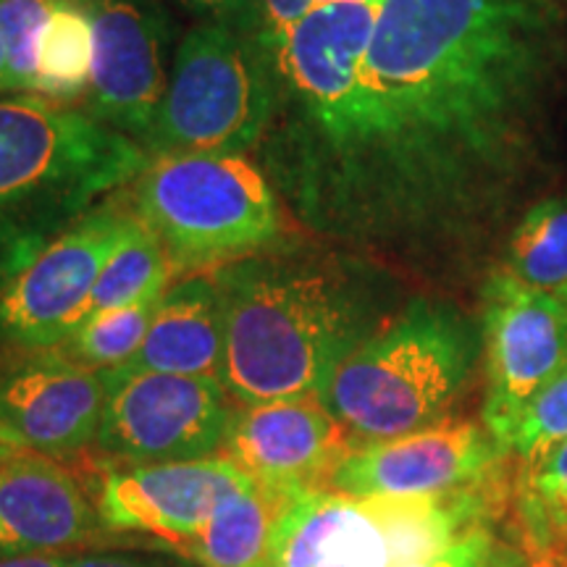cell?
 <instances>
[{"mask_svg":"<svg viewBox=\"0 0 567 567\" xmlns=\"http://www.w3.org/2000/svg\"><path fill=\"white\" fill-rule=\"evenodd\" d=\"M331 3H379V0H258L250 38L258 45H271L289 27Z\"/></svg>","mask_w":567,"mask_h":567,"instance_id":"obj_25","label":"cell"},{"mask_svg":"<svg viewBox=\"0 0 567 567\" xmlns=\"http://www.w3.org/2000/svg\"><path fill=\"white\" fill-rule=\"evenodd\" d=\"M66 567H195V565L182 557L147 555V551H92V555H71Z\"/></svg>","mask_w":567,"mask_h":567,"instance_id":"obj_28","label":"cell"},{"mask_svg":"<svg viewBox=\"0 0 567 567\" xmlns=\"http://www.w3.org/2000/svg\"><path fill=\"white\" fill-rule=\"evenodd\" d=\"M352 446L321 396H292L234 408L224 457L258 484L302 492L329 486Z\"/></svg>","mask_w":567,"mask_h":567,"instance_id":"obj_14","label":"cell"},{"mask_svg":"<svg viewBox=\"0 0 567 567\" xmlns=\"http://www.w3.org/2000/svg\"><path fill=\"white\" fill-rule=\"evenodd\" d=\"M274 111V76L250 34L197 21L174 48L172 76L142 147L158 155H247Z\"/></svg>","mask_w":567,"mask_h":567,"instance_id":"obj_6","label":"cell"},{"mask_svg":"<svg viewBox=\"0 0 567 567\" xmlns=\"http://www.w3.org/2000/svg\"><path fill=\"white\" fill-rule=\"evenodd\" d=\"M260 51L255 163L305 229L373 264L484 284L565 172L563 0L331 3Z\"/></svg>","mask_w":567,"mask_h":567,"instance_id":"obj_1","label":"cell"},{"mask_svg":"<svg viewBox=\"0 0 567 567\" xmlns=\"http://www.w3.org/2000/svg\"><path fill=\"white\" fill-rule=\"evenodd\" d=\"M161 297L163 292L124 305V308L87 316L61 350L71 354L76 363L95 368V371H113V368L126 365L145 342Z\"/></svg>","mask_w":567,"mask_h":567,"instance_id":"obj_22","label":"cell"},{"mask_svg":"<svg viewBox=\"0 0 567 567\" xmlns=\"http://www.w3.org/2000/svg\"><path fill=\"white\" fill-rule=\"evenodd\" d=\"M172 274V260H168V252L158 234L142 221L137 210H134L116 250L111 252L101 276H97L87 316L124 308V305L145 300L151 295L166 292Z\"/></svg>","mask_w":567,"mask_h":567,"instance_id":"obj_21","label":"cell"},{"mask_svg":"<svg viewBox=\"0 0 567 567\" xmlns=\"http://www.w3.org/2000/svg\"><path fill=\"white\" fill-rule=\"evenodd\" d=\"M92 76L84 111L145 142L166 95L176 21L161 0H92Z\"/></svg>","mask_w":567,"mask_h":567,"instance_id":"obj_10","label":"cell"},{"mask_svg":"<svg viewBox=\"0 0 567 567\" xmlns=\"http://www.w3.org/2000/svg\"><path fill=\"white\" fill-rule=\"evenodd\" d=\"M126 371L221 379L224 308L213 274H195L163 292L145 342Z\"/></svg>","mask_w":567,"mask_h":567,"instance_id":"obj_16","label":"cell"},{"mask_svg":"<svg viewBox=\"0 0 567 567\" xmlns=\"http://www.w3.org/2000/svg\"><path fill=\"white\" fill-rule=\"evenodd\" d=\"M92 21L87 6L55 0L40 38L34 95L71 105L87 95L92 76Z\"/></svg>","mask_w":567,"mask_h":567,"instance_id":"obj_20","label":"cell"},{"mask_svg":"<svg viewBox=\"0 0 567 567\" xmlns=\"http://www.w3.org/2000/svg\"><path fill=\"white\" fill-rule=\"evenodd\" d=\"M134 208L109 200L55 234L0 287V344L59 350L90 308L105 260L116 250Z\"/></svg>","mask_w":567,"mask_h":567,"instance_id":"obj_7","label":"cell"},{"mask_svg":"<svg viewBox=\"0 0 567 567\" xmlns=\"http://www.w3.org/2000/svg\"><path fill=\"white\" fill-rule=\"evenodd\" d=\"M0 95H9V82H6V53L0 42Z\"/></svg>","mask_w":567,"mask_h":567,"instance_id":"obj_31","label":"cell"},{"mask_svg":"<svg viewBox=\"0 0 567 567\" xmlns=\"http://www.w3.org/2000/svg\"><path fill=\"white\" fill-rule=\"evenodd\" d=\"M486 396L481 423L509 452L528 402L567 365V305L505 268L481 284Z\"/></svg>","mask_w":567,"mask_h":567,"instance_id":"obj_9","label":"cell"},{"mask_svg":"<svg viewBox=\"0 0 567 567\" xmlns=\"http://www.w3.org/2000/svg\"><path fill=\"white\" fill-rule=\"evenodd\" d=\"M499 268L542 292L567 287V193L547 195L517 221Z\"/></svg>","mask_w":567,"mask_h":567,"instance_id":"obj_19","label":"cell"},{"mask_svg":"<svg viewBox=\"0 0 567 567\" xmlns=\"http://www.w3.org/2000/svg\"><path fill=\"white\" fill-rule=\"evenodd\" d=\"M103 530L97 505L59 460L27 450L0 457V559L63 555Z\"/></svg>","mask_w":567,"mask_h":567,"instance_id":"obj_15","label":"cell"},{"mask_svg":"<svg viewBox=\"0 0 567 567\" xmlns=\"http://www.w3.org/2000/svg\"><path fill=\"white\" fill-rule=\"evenodd\" d=\"M507 457L484 423L450 417L415 434L354 444L326 488L363 496L452 494L502 476Z\"/></svg>","mask_w":567,"mask_h":567,"instance_id":"obj_12","label":"cell"},{"mask_svg":"<svg viewBox=\"0 0 567 567\" xmlns=\"http://www.w3.org/2000/svg\"><path fill=\"white\" fill-rule=\"evenodd\" d=\"M486 567H549V565L530 555V551L523 547V544L496 542Z\"/></svg>","mask_w":567,"mask_h":567,"instance_id":"obj_29","label":"cell"},{"mask_svg":"<svg viewBox=\"0 0 567 567\" xmlns=\"http://www.w3.org/2000/svg\"><path fill=\"white\" fill-rule=\"evenodd\" d=\"M134 210L172 268L226 266L281 237V200L247 155H158L134 179Z\"/></svg>","mask_w":567,"mask_h":567,"instance_id":"obj_5","label":"cell"},{"mask_svg":"<svg viewBox=\"0 0 567 567\" xmlns=\"http://www.w3.org/2000/svg\"><path fill=\"white\" fill-rule=\"evenodd\" d=\"M250 481L224 455L193 463L109 467L97 494L103 526L147 534L182 549L200 534L224 496Z\"/></svg>","mask_w":567,"mask_h":567,"instance_id":"obj_13","label":"cell"},{"mask_svg":"<svg viewBox=\"0 0 567 567\" xmlns=\"http://www.w3.org/2000/svg\"><path fill=\"white\" fill-rule=\"evenodd\" d=\"M295 492L245 481L224 496L179 555L195 567H274L276 534Z\"/></svg>","mask_w":567,"mask_h":567,"instance_id":"obj_17","label":"cell"},{"mask_svg":"<svg viewBox=\"0 0 567 567\" xmlns=\"http://www.w3.org/2000/svg\"><path fill=\"white\" fill-rule=\"evenodd\" d=\"M55 0H0V42L9 95H34L40 38Z\"/></svg>","mask_w":567,"mask_h":567,"instance_id":"obj_23","label":"cell"},{"mask_svg":"<svg viewBox=\"0 0 567 567\" xmlns=\"http://www.w3.org/2000/svg\"><path fill=\"white\" fill-rule=\"evenodd\" d=\"M507 507L505 473L436 496H363L302 488L284 509L274 567H408L494 526Z\"/></svg>","mask_w":567,"mask_h":567,"instance_id":"obj_4","label":"cell"},{"mask_svg":"<svg viewBox=\"0 0 567 567\" xmlns=\"http://www.w3.org/2000/svg\"><path fill=\"white\" fill-rule=\"evenodd\" d=\"M63 3H76V6H90L92 0H63Z\"/></svg>","mask_w":567,"mask_h":567,"instance_id":"obj_33","label":"cell"},{"mask_svg":"<svg viewBox=\"0 0 567 567\" xmlns=\"http://www.w3.org/2000/svg\"><path fill=\"white\" fill-rule=\"evenodd\" d=\"M226 394L239 405L318 396L394 316L386 268L342 247L266 250L213 271Z\"/></svg>","mask_w":567,"mask_h":567,"instance_id":"obj_2","label":"cell"},{"mask_svg":"<svg viewBox=\"0 0 567 567\" xmlns=\"http://www.w3.org/2000/svg\"><path fill=\"white\" fill-rule=\"evenodd\" d=\"M565 567H567V565H565Z\"/></svg>","mask_w":567,"mask_h":567,"instance_id":"obj_36","label":"cell"},{"mask_svg":"<svg viewBox=\"0 0 567 567\" xmlns=\"http://www.w3.org/2000/svg\"><path fill=\"white\" fill-rule=\"evenodd\" d=\"M174 3L193 13L197 21H210L250 34L258 0H174Z\"/></svg>","mask_w":567,"mask_h":567,"instance_id":"obj_27","label":"cell"},{"mask_svg":"<svg viewBox=\"0 0 567 567\" xmlns=\"http://www.w3.org/2000/svg\"><path fill=\"white\" fill-rule=\"evenodd\" d=\"M563 3H565V6H567V0H563Z\"/></svg>","mask_w":567,"mask_h":567,"instance_id":"obj_35","label":"cell"},{"mask_svg":"<svg viewBox=\"0 0 567 567\" xmlns=\"http://www.w3.org/2000/svg\"><path fill=\"white\" fill-rule=\"evenodd\" d=\"M557 295H559V300H563V302L567 305V287H563V289H559V292H557Z\"/></svg>","mask_w":567,"mask_h":567,"instance_id":"obj_34","label":"cell"},{"mask_svg":"<svg viewBox=\"0 0 567 567\" xmlns=\"http://www.w3.org/2000/svg\"><path fill=\"white\" fill-rule=\"evenodd\" d=\"M481 354V323L452 300L417 295L337 368L318 396L352 444L415 434L450 421Z\"/></svg>","mask_w":567,"mask_h":567,"instance_id":"obj_3","label":"cell"},{"mask_svg":"<svg viewBox=\"0 0 567 567\" xmlns=\"http://www.w3.org/2000/svg\"><path fill=\"white\" fill-rule=\"evenodd\" d=\"M109 373L61 350L0 352V429L19 450L69 457L97 442Z\"/></svg>","mask_w":567,"mask_h":567,"instance_id":"obj_11","label":"cell"},{"mask_svg":"<svg viewBox=\"0 0 567 567\" xmlns=\"http://www.w3.org/2000/svg\"><path fill=\"white\" fill-rule=\"evenodd\" d=\"M69 559H71L69 551H63V555H38V557L0 559V567H66Z\"/></svg>","mask_w":567,"mask_h":567,"instance_id":"obj_30","label":"cell"},{"mask_svg":"<svg viewBox=\"0 0 567 567\" xmlns=\"http://www.w3.org/2000/svg\"><path fill=\"white\" fill-rule=\"evenodd\" d=\"M513 507L520 544L549 567L567 565V439L517 460Z\"/></svg>","mask_w":567,"mask_h":567,"instance_id":"obj_18","label":"cell"},{"mask_svg":"<svg viewBox=\"0 0 567 567\" xmlns=\"http://www.w3.org/2000/svg\"><path fill=\"white\" fill-rule=\"evenodd\" d=\"M567 439V365L547 386L538 392L517 421L513 439H509V455L517 460L534 457L549 450L551 444Z\"/></svg>","mask_w":567,"mask_h":567,"instance_id":"obj_24","label":"cell"},{"mask_svg":"<svg viewBox=\"0 0 567 567\" xmlns=\"http://www.w3.org/2000/svg\"><path fill=\"white\" fill-rule=\"evenodd\" d=\"M17 450H19V446L13 444L9 436H6V431H3V429H0V457L11 455V452H17Z\"/></svg>","mask_w":567,"mask_h":567,"instance_id":"obj_32","label":"cell"},{"mask_svg":"<svg viewBox=\"0 0 567 567\" xmlns=\"http://www.w3.org/2000/svg\"><path fill=\"white\" fill-rule=\"evenodd\" d=\"M494 544V526H481L476 530H471V534H465L460 542L452 544L450 549H444L442 555L408 567H486Z\"/></svg>","mask_w":567,"mask_h":567,"instance_id":"obj_26","label":"cell"},{"mask_svg":"<svg viewBox=\"0 0 567 567\" xmlns=\"http://www.w3.org/2000/svg\"><path fill=\"white\" fill-rule=\"evenodd\" d=\"M97 446L124 465L193 463L224 452L231 410L221 379L113 368Z\"/></svg>","mask_w":567,"mask_h":567,"instance_id":"obj_8","label":"cell"}]
</instances>
